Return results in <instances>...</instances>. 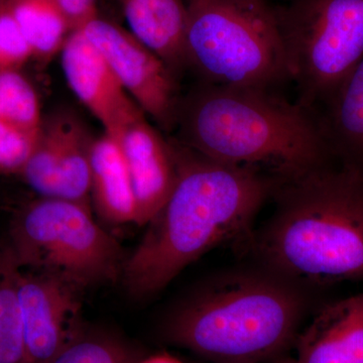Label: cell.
<instances>
[{
	"label": "cell",
	"instance_id": "cell-26",
	"mask_svg": "<svg viewBox=\"0 0 363 363\" xmlns=\"http://www.w3.org/2000/svg\"><path fill=\"white\" fill-rule=\"evenodd\" d=\"M7 1V0H0V2Z\"/></svg>",
	"mask_w": 363,
	"mask_h": 363
},
{
	"label": "cell",
	"instance_id": "cell-21",
	"mask_svg": "<svg viewBox=\"0 0 363 363\" xmlns=\"http://www.w3.org/2000/svg\"><path fill=\"white\" fill-rule=\"evenodd\" d=\"M37 92L20 70L0 72V119L30 133L43 121Z\"/></svg>",
	"mask_w": 363,
	"mask_h": 363
},
{
	"label": "cell",
	"instance_id": "cell-24",
	"mask_svg": "<svg viewBox=\"0 0 363 363\" xmlns=\"http://www.w3.org/2000/svg\"><path fill=\"white\" fill-rule=\"evenodd\" d=\"M65 16L72 32L98 16L97 0H55Z\"/></svg>",
	"mask_w": 363,
	"mask_h": 363
},
{
	"label": "cell",
	"instance_id": "cell-11",
	"mask_svg": "<svg viewBox=\"0 0 363 363\" xmlns=\"http://www.w3.org/2000/svg\"><path fill=\"white\" fill-rule=\"evenodd\" d=\"M128 164L136 205V225L147 226L173 191L177 168L173 147L145 117L116 135Z\"/></svg>",
	"mask_w": 363,
	"mask_h": 363
},
{
	"label": "cell",
	"instance_id": "cell-7",
	"mask_svg": "<svg viewBox=\"0 0 363 363\" xmlns=\"http://www.w3.org/2000/svg\"><path fill=\"white\" fill-rule=\"evenodd\" d=\"M296 101L317 112L363 59V0L274 4Z\"/></svg>",
	"mask_w": 363,
	"mask_h": 363
},
{
	"label": "cell",
	"instance_id": "cell-2",
	"mask_svg": "<svg viewBox=\"0 0 363 363\" xmlns=\"http://www.w3.org/2000/svg\"><path fill=\"white\" fill-rule=\"evenodd\" d=\"M177 140L284 183L333 162L316 112L278 90L198 82L181 96Z\"/></svg>",
	"mask_w": 363,
	"mask_h": 363
},
{
	"label": "cell",
	"instance_id": "cell-4",
	"mask_svg": "<svg viewBox=\"0 0 363 363\" xmlns=\"http://www.w3.org/2000/svg\"><path fill=\"white\" fill-rule=\"evenodd\" d=\"M306 311L298 286L278 274L227 272L169 316L164 337L214 363H276L294 347Z\"/></svg>",
	"mask_w": 363,
	"mask_h": 363
},
{
	"label": "cell",
	"instance_id": "cell-12",
	"mask_svg": "<svg viewBox=\"0 0 363 363\" xmlns=\"http://www.w3.org/2000/svg\"><path fill=\"white\" fill-rule=\"evenodd\" d=\"M276 363H363V292L325 306Z\"/></svg>",
	"mask_w": 363,
	"mask_h": 363
},
{
	"label": "cell",
	"instance_id": "cell-1",
	"mask_svg": "<svg viewBox=\"0 0 363 363\" xmlns=\"http://www.w3.org/2000/svg\"><path fill=\"white\" fill-rule=\"evenodd\" d=\"M169 142L175 186L121 272L126 290L138 298L160 292L214 247L250 236L255 217L279 185L257 169L217 162L177 140Z\"/></svg>",
	"mask_w": 363,
	"mask_h": 363
},
{
	"label": "cell",
	"instance_id": "cell-15",
	"mask_svg": "<svg viewBox=\"0 0 363 363\" xmlns=\"http://www.w3.org/2000/svg\"><path fill=\"white\" fill-rule=\"evenodd\" d=\"M317 116L334 161L363 169V59Z\"/></svg>",
	"mask_w": 363,
	"mask_h": 363
},
{
	"label": "cell",
	"instance_id": "cell-6",
	"mask_svg": "<svg viewBox=\"0 0 363 363\" xmlns=\"http://www.w3.org/2000/svg\"><path fill=\"white\" fill-rule=\"evenodd\" d=\"M21 269L52 272L85 290L121 277L123 250L91 208L39 197L14 214L7 240Z\"/></svg>",
	"mask_w": 363,
	"mask_h": 363
},
{
	"label": "cell",
	"instance_id": "cell-23",
	"mask_svg": "<svg viewBox=\"0 0 363 363\" xmlns=\"http://www.w3.org/2000/svg\"><path fill=\"white\" fill-rule=\"evenodd\" d=\"M32 57L6 1L0 2V72L20 70Z\"/></svg>",
	"mask_w": 363,
	"mask_h": 363
},
{
	"label": "cell",
	"instance_id": "cell-9",
	"mask_svg": "<svg viewBox=\"0 0 363 363\" xmlns=\"http://www.w3.org/2000/svg\"><path fill=\"white\" fill-rule=\"evenodd\" d=\"M18 285L28 363H50L84 329V290L58 274L26 269Z\"/></svg>",
	"mask_w": 363,
	"mask_h": 363
},
{
	"label": "cell",
	"instance_id": "cell-19",
	"mask_svg": "<svg viewBox=\"0 0 363 363\" xmlns=\"http://www.w3.org/2000/svg\"><path fill=\"white\" fill-rule=\"evenodd\" d=\"M70 113L57 111L43 117L35 147L20 174L39 197H56L60 155Z\"/></svg>",
	"mask_w": 363,
	"mask_h": 363
},
{
	"label": "cell",
	"instance_id": "cell-25",
	"mask_svg": "<svg viewBox=\"0 0 363 363\" xmlns=\"http://www.w3.org/2000/svg\"><path fill=\"white\" fill-rule=\"evenodd\" d=\"M136 363H184L178 358L172 357V355L161 353V354L152 355V357L142 358L140 362Z\"/></svg>",
	"mask_w": 363,
	"mask_h": 363
},
{
	"label": "cell",
	"instance_id": "cell-5",
	"mask_svg": "<svg viewBox=\"0 0 363 363\" xmlns=\"http://www.w3.org/2000/svg\"><path fill=\"white\" fill-rule=\"evenodd\" d=\"M184 63L198 82L277 90L290 81L269 0H187Z\"/></svg>",
	"mask_w": 363,
	"mask_h": 363
},
{
	"label": "cell",
	"instance_id": "cell-10",
	"mask_svg": "<svg viewBox=\"0 0 363 363\" xmlns=\"http://www.w3.org/2000/svg\"><path fill=\"white\" fill-rule=\"evenodd\" d=\"M60 55L69 87L101 123L105 133L119 135L145 117L82 28L71 32Z\"/></svg>",
	"mask_w": 363,
	"mask_h": 363
},
{
	"label": "cell",
	"instance_id": "cell-20",
	"mask_svg": "<svg viewBox=\"0 0 363 363\" xmlns=\"http://www.w3.org/2000/svg\"><path fill=\"white\" fill-rule=\"evenodd\" d=\"M138 348L112 334L83 329L50 363H136Z\"/></svg>",
	"mask_w": 363,
	"mask_h": 363
},
{
	"label": "cell",
	"instance_id": "cell-18",
	"mask_svg": "<svg viewBox=\"0 0 363 363\" xmlns=\"http://www.w3.org/2000/svg\"><path fill=\"white\" fill-rule=\"evenodd\" d=\"M21 267L9 242L0 245V363H28L18 298Z\"/></svg>",
	"mask_w": 363,
	"mask_h": 363
},
{
	"label": "cell",
	"instance_id": "cell-13",
	"mask_svg": "<svg viewBox=\"0 0 363 363\" xmlns=\"http://www.w3.org/2000/svg\"><path fill=\"white\" fill-rule=\"evenodd\" d=\"M130 33L179 77L186 71L187 0H121Z\"/></svg>",
	"mask_w": 363,
	"mask_h": 363
},
{
	"label": "cell",
	"instance_id": "cell-17",
	"mask_svg": "<svg viewBox=\"0 0 363 363\" xmlns=\"http://www.w3.org/2000/svg\"><path fill=\"white\" fill-rule=\"evenodd\" d=\"M94 140L81 119L70 113L60 155L56 198L90 207L91 150Z\"/></svg>",
	"mask_w": 363,
	"mask_h": 363
},
{
	"label": "cell",
	"instance_id": "cell-22",
	"mask_svg": "<svg viewBox=\"0 0 363 363\" xmlns=\"http://www.w3.org/2000/svg\"><path fill=\"white\" fill-rule=\"evenodd\" d=\"M38 133L0 119V174L20 176L32 154Z\"/></svg>",
	"mask_w": 363,
	"mask_h": 363
},
{
	"label": "cell",
	"instance_id": "cell-8",
	"mask_svg": "<svg viewBox=\"0 0 363 363\" xmlns=\"http://www.w3.org/2000/svg\"><path fill=\"white\" fill-rule=\"evenodd\" d=\"M81 28L143 113L162 130H175L181 95L164 62L113 21L96 16Z\"/></svg>",
	"mask_w": 363,
	"mask_h": 363
},
{
	"label": "cell",
	"instance_id": "cell-16",
	"mask_svg": "<svg viewBox=\"0 0 363 363\" xmlns=\"http://www.w3.org/2000/svg\"><path fill=\"white\" fill-rule=\"evenodd\" d=\"M9 9L32 52L47 62L63 49L72 30L55 0H7Z\"/></svg>",
	"mask_w": 363,
	"mask_h": 363
},
{
	"label": "cell",
	"instance_id": "cell-3",
	"mask_svg": "<svg viewBox=\"0 0 363 363\" xmlns=\"http://www.w3.org/2000/svg\"><path fill=\"white\" fill-rule=\"evenodd\" d=\"M253 240L267 271L298 286L363 279V169L333 161L279 183Z\"/></svg>",
	"mask_w": 363,
	"mask_h": 363
},
{
	"label": "cell",
	"instance_id": "cell-14",
	"mask_svg": "<svg viewBox=\"0 0 363 363\" xmlns=\"http://www.w3.org/2000/svg\"><path fill=\"white\" fill-rule=\"evenodd\" d=\"M91 200L108 223L138 221L135 190L123 149L116 136L105 131L95 138L91 150Z\"/></svg>",
	"mask_w": 363,
	"mask_h": 363
}]
</instances>
